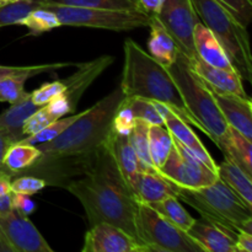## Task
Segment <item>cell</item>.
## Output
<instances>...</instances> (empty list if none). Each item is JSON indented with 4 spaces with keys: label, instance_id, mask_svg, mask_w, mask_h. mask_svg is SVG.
I'll list each match as a JSON object with an SVG mask.
<instances>
[{
    "label": "cell",
    "instance_id": "7bdbcfd3",
    "mask_svg": "<svg viewBox=\"0 0 252 252\" xmlns=\"http://www.w3.org/2000/svg\"><path fill=\"white\" fill-rule=\"evenodd\" d=\"M17 139L12 134H10L6 130H0V170H2V160H4L5 153L9 149V147L14 143H16Z\"/></svg>",
    "mask_w": 252,
    "mask_h": 252
},
{
    "label": "cell",
    "instance_id": "9a60e30c",
    "mask_svg": "<svg viewBox=\"0 0 252 252\" xmlns=\"http://www.w3.org/2000/svg\"><path fill=\"white\" fill-rule=\"evenodd\" d=\"M113 61L115 59L112 56L106 54V56H101L90 62L79 63L75 73L62 80L64 88H65L63 95L68 98L74 111L76 110V106H78L81 96L88 90L89 86L113 63Z\"/></svg>",
    "mask_w": 252,
    "mask_h": 252
},
{
    "label": "cell",
    "instance_id": "e0dca14e",
    "mask_svg": "<svg viewBox=\"0 0 252 252\" xmlns=\"http://www.w3.org/2000/svg\"><path fill=\"white\" fill-rule=\"evenodd\" d=\"M211 90V89H209ZM214 101L229 127L252 140V101L235 95H226L212 91Z\"/></svg>",
    "mask_w": 252,
    "mask_h": 252
},
{
    "label": "cell",
    "instance_id": "f546056e",
    "mask_svg": "<svg viewBox=\"0 0 252 252\" xmlns=\"http://www.w3.org/2000/svg\"><path fill=\"white\" fill-rule=\"evenodd\" d=\"M30 76L27 74H9L0 78V101L10 105L24 100L29 93L25 91V83Z\"/></svg>",
    "mask_w": 252,
    "mask_h": 252
},
{
    "label": "cell",
    "instance_id": "ac0fdd59",
    "mask_svg": "<svg viewBox=\"0 0 252 252\" xmlns=\"http://www.w3.org/2000/svg\"><path fill=\"white\" fill-rule=\"evenodd\" d=\"M135 199L154 204L167 197H177L179 186L165 179L159 171H142L129 184Z\"/></svg>",
    "mask_w": 252,
    "mask_h": 252
},
{
    "label": "cell",
    "instance_id": "277c9868",
    "mask_svg": "<svg viewBox=\"0 0 252 252\" xmlns=\"http://www.w3.org/2000/svg\"><path fill=\"white\" fill-rule=\"evenodd\" d=\"M177 198L196 209L206 220L235 234L240 231L252 234V208L219 179L201 189L180 187Z\"/></svg>",
    "mask_w": 252,
    "mask_h": 252
},
{
    "label": "cell",
    "instance_id": "f1b7e54d",
    "mask_svg": "<svg viewBox=\"0 0 252 252\" xmlns=\"http://www.w3.org/2000/svg\"><path fill=\"white\" fill-rule=\"evenodd\" d=\"M19 25L26 27L29 30L30 34H32V36H38V34L62 26L56 14L43 6H38L36 9L31 10L19 22Z\"/></svg>",
    "mask_w": 252,
    "mask_h": 252
},
{
    "label": "cell",
    "instance_id": "74e56055",
    "mask_svg": "<svg viewBox=\"0 0 252 252\" xmlns=\"http://www.w3.org/2000/svg\"><path fill=\"white\" fill-rule=\"evenodd\" d=\"M64 84L62 80H54L51 83H44L41 88L36 89L32 91L31 94V100L34 105L37 106H43L48 103L49 101L53 100L58 95L64 93Z\"/></svg>",
    "mask_w": 252,
    "mask_h": 252
},
{
    "label": "cell",
    "instance_id": "2e32d148",
    "mask_svg": "<svg viewBox=\"0 0 252 252\" xmlns=\"http://www.w3.org/2000/svg\"><path fill=\"white\" fill-rule=\"evenodd\" d=\"M186 233L203 249L204 252H238V234L203 218L194 219L193 224Z\"/></svg>",
    "mask_w": 252,
    "mask_h": 252
},
{
    "label": "cell",
    "instance_id": "603a6c76",
    "mask_svg": "<svg viewBox=\"0 0 252 252\" xmlns=\"http://www.w3.org/2000/svg\"><path fill=\"white\" fill-rule=\"evenodd\" d=\"M217 175L239 198L252 208V177L249 176L239 165L229 159H224L217 166Z\"/></svg>",
    "mask_w": 252,
    "mask_h": 252
},
{
    "label": "cell",
    "instance_id": "44dd1931",
    "mask_svg": "<svg viewBox=\"0 0 252 252\" xmlns=\"http://www.w3.org/2000/svg\"><path fill=\"white\" fill-rule=\"evenodd\" d=\"M148 27L150 29V36L148 39L149 54L161 65H171L181 52L176 41L154 15L150 19Z\"/></svg>",
    "mask_w": 252,
    "mask_h": 252
},
{
    "label": "cell",
    "instance_id": "ba28073f",
    "mask_svg": "<svg viewBox=\"0 0 252 252\" xmlns=\"http://www.w3.org/2000/svg\"><path fill=\"white\" fill-rule=\"evenodd\" d=\"M135 226L138 238L149 252H204L186 231L144 202L137 201Z\"/></svg>",
    "mask_w": 252,
    "mask_h": 252
},
{
    "label": "cell",
    "instance_id": "7c38bea8",
    "mask_svg": "<svg viewBox=\"0 0 252 252\" xmlns=\"http://www.w3.org/2000/svg\"><path fill=\"white\" fill-rule=\"evenodd\" d=\"M83 252H149L147 246L110 223L91 225L84 235Z\"/></svg>",
    "mask_w": 252,
    "mask_h": 252
},
{
    "label": "cell",
    "instance_id": "8d00e7d4",
    "mask_svg": "<svg viewBox=\"0 0 252 252\" xmlns=\"http://www.w3.org/2000/svg\"><path fill=\"white\" fill-rule=\"evenodd\" d=\"M134 123V115H133L132 110H130L129 105H128V102L126 101V98H123L122 103L120 105L115 117H113L112 132L117 133V134L128 135L130 133V130H132Z\"/></svg>",
    "mask_w": 252,
    "mask_h": 252
},
{
    "label": "cell",
    "instance_id": "1f68e13d",
    "mask_svg": "<svg viewBox=\"0 0 252 252\" xmlns=\"http://www.w3.org/2000/svg\"><path fill=\"white\" fill-rule=\"evenodd\" d=\"M38 6H41L39 0H21L12 4L0 5V29L10 25H19L31 10Z\"/></svg>",
    "mask_w": 252,
    "mask_h": 252
},
{
    "label": "cell",
    "instance_id": "ab89813d",
    "mask_svg": "<svg viewBox=\"0 0 252 252\" xmlns=\"http://www.w3.org/2000/svg\"><path fill=\"white\" fill-rule=\"evenodd\" d=\"M46 108L48 110V112L51 115H53L56 118L64 117L65 115H69V113H74V108L71 107L70 102L68 101V98L61 94L57 97H54L53 100L49 101L48 103H46Z\"/></svg>",
    "mask_w": 252,
    "mask_h": 252
},
{
    "label": "cell",
    "instance_id": "484cf974",
    "mask_svg": "<svg viewBox=\"0 0 252 252\" xmlns=\"http://www.w3.org/2000/svg\"><path fill=\"white\" fill-rule=\"evenodd\" d=\"M172 135L164 125H154L149 128V153L153 166L159 171L169 157L172 148Z\"/></svg>",
    "mask_w": 252,
    "mask_h": 252
},
{
    "label": "cell",
    "instance_id": "d6a6232c",
    "mask_svg": "<svg viewBox=\"0 0 252 252\" xmlns=\"http://www.w3.org/2000/svg\"><path fill=\"white\" fill-rule=\"evenodd\" d=\"M39 4L68 5L80 7H100V9H137V5L132 0H39Z\"/></svg>",
    "mask_w": 252,
    "mask_h": 252
},
{
    "label": "cell",
    "instance_id": "7a4b0ae2",
    "mask_svg": "<svg viewBox=\"0 0 252 252\" xmlns=\"http://www.w3.org/2000/svg\"><path fill=\"white\" fill-rule=\"evenodd\" d=\"M123 53L125 62L120 88L125 97H139L164 103L185 122L197 127L166 68L132 38L125 41Z\"/></svg>",
    "mask_w": 252,
    "mask_h": 252
},
{
    "label": "cell",
    "instance_id": "b9f144b4",
    "mask_svg": "<svg viewBox=\"0 0 252 252\" xmlns=\"http://www.w3.org/2000/svg\"><path fill=\"white\" fill-rule=\"evenodd\" d=\"M132 1L137 5L138 9L153 16L159 14L165 0H132Z\"/></svg>",
    "mask_w": 252,
    "mask_h": 252
},
{
    "label": "cell",
    "instance_id": "836d02e7",
    "mask_svg": "<svg viewBox=\"0 0 252 252\" xmlns=\"http://www.w3.org/2000/svg\"><path fill=\"white\" fill-rule=\"evenodd\" d=\"M129 105L135 120H142L149 123L150 126L164 125L161 115L158 111L154 101L145 100L139 97H125Z\"/></svg>",
    "mask_w": 252,
    "mask_h": 252
},
{
    "label": "cell",
    "instance_id": "d4e9b609",
    "mask_svg": "<svg viewBox=\"0 0 252 252\" xmlns=\"http://www.w3.org/2000/svg\"><path fill=\"white\" fill-rule=\"evenodd\" d=\"M41 158V152L37 147L25 143L16 142L9 147L2 160V170L9 172L12 177L20 175L25 170L33 166Z\"/></svg>",
    "mask_w": 252,
    "mask_h": 252
},
{
    "label": "cell",
    "instance_id": "cb8c5ba5",
    "mask_svg": "<svg viewBox=\"0 0 252 252\" xmlns=\"http://www.w3.org/2000/svg\"><path fill=\"white\" fill-rule=\"evenodd\" d=\"M39 106L34 105L31 100V94L17 103H12L7 110L0 113V130H6L14 135L17 142L24 139L22 134V125L25 121L38 108Z\"/></svg>",
    "mask_w": 252,
    "mask_h": 252
},
{
    "label": "cell",
    "instance_id": "7dc6e473",
    "mask_svg": "<svg viewBox=\"0 0 252 252\" xmlns=\"http://www.w3.org/2000/svg\"><path fill=\"white\" fill-rule=\"evenodd\" d=\"M17 1H21V0H0V5L12 4V2H17Z\"/></svg>",
    "mask_w": 252,
    "mask_h": 252
},
{
    "label": "cell",
    "instance_id": "8992f818",
    "mask_svg": "<svg viewBox=\"0 0 252 252\" xmlns=\"http://www.w3.org/2000/svg\"><path fill=\"white\" fill-rule=\"evenodd\" d=\"M165 68L179 89L185 107L196 121L198 129L218 145L228 125L221 116L211 90L192 71L189 61L182 52H180L177 59L171 65Z\"/></svg>",
    "mask_w": 252,
    "mask_h": 252
},
{
    "label": "cell",
    "instance_id": "5b68a950",
    "mask_svg": "<svg viewBox=\"0 0 252 252\" xmlns=\"http://www.w3.org/2000/svg\"><path fill=\"white\" fill-rule=\"evenodd\" d=\"M199 21L211 30L243 80L252 81V54L248 27L217 0H191Z\"/></svg>",
    "mask_w": 252,
    "mask_h": 252
},
{
    "label": "cell",
    "instance_id": "f35d334b",
    "mask_svg": "<svg viewBox=\"0 0 252 252\" xmlns=\"http://www.w3.org/2000/svg\"><path fill=\"white\" fill-rule=\"evenodd\" d=\"M234 15L236 20L248 27L252 20V0H217Z\"/></svg>",
    "mask_w": 252,
    "mask_h": 252
},
{
    "label": "cell",
    "instance_id": "30bf717a",
    "mask_svg": "<svg viewBox=\"0 0 252 252\" xmlns=\"http://www.w3.org/2000/svg\"><path fill=\"white\" fill-rule=\"evenodd\" d=\"M0 251L53 252L29 217L14 211L0 216Z\"/></svg>",
    "mask_w": 252,
    "mask_h": 252
},
{
    "label": "cell",
    "instance_id": "d6986e66",
    "mask_svg": "<svg viewBox=\"0 0 252 252\" xmlns=\"http://www.w3.org/2000/svg\"><path fill=\"white\" fill-rule=\"evenodd\" d=\"M193 44L197 56L207 64L226 70H235L217 37L201 21L194 26Z\"/></svg>",
    "mask_w": 252,
    "mask_h": 252
},
{
    "label": "cell",
    "instance_id": "e575fe53",
    "mask_svg": "<svg viewBox=\"0 0 252 252\" xmlns=\"http://www.w3.org/2000/svg\"><path fill=\"white\" fill-rule=\"evenodd\" d=\"M21 175V174H20ZM48 186L47 181L42 177L34 175L24 174L16 179L11 180V192L12 193H21L26 196H33L42 189Z\"/></svg>",
    "mask_w": 252,
    "mask_h": 252
},
{
    "label": "cell",
    "instance_id": "bcb514c9",
    "mask_svg": "<svg viewBox=\"0 0 252 252\" xmlns=\"http://www.w3.org/2000/svg\"><path fill=\"white\" fill-rule=\"evenodd\" d=\"M12 202H11V192L6 194H0V216L6 214L12 211Z\"/></svg>",
    "mask_w": 252,
    "mask_h": 252
},
{
    "label": "cell",
    "instance_id": "ee69618b",
    "mask_svg": "<svg viewBox=\"0 0 252 252\" xmlns=\"http://www.w3.org/2000/svg\"><path fill=\"white\" fill-rule=\"evenodd\" d=\"M238 252H252V234L248 231H240L236 236Z\"/></svg>",
    "mask_w": 252,
    "mask_h": 252
},
{
    "label": "cell",
    "instance_id": "4fadbf2b",
    "mask_svg": "<svg viewBox=\"0 0 252 252\" xmlns=\"http://www.w3.org/2000/svg\"><path fill=\"white\" fill-rule=\"evenodd\" d=\"M187 61L197 78L214 93L235 95L244 98L250 97L243 85V79L236 70H226L212 66L202 61L198 56Z\"/></svg>",
    "mask_w": 252,
    "mask_h": 252
},
{
    "label": "cell",
    "instance_id": "ffe728a7",
    "mask_svg": "<svg viewBox=\"0 0 252 252\" xmlns=\"http://www.w3.org/2000/svg\"><path fill=\"white\" fill-rule=\"evenodd\" d=\"M105 145L110 150L120 172L129 185L135 175L142 172L143 170L128 135L111 132V134L106 139Z\"/></svg>",
    "mask_w": 252,
    "mask_h": 252
},
{
    "label": "cell",
    "instance_id": "60d3db41",
    "mask_svg": "<svg viewBox=\"0 0 252 252\" xmlns=\"http://www.w3.org/2000/svg\"><path fill=\"white\" fill-rule=\"evenodd\" d=\"M11 202L14 211L19 212L20 214H24V216L29 217L30 214L36 211V203L26 194L12 193L11 192Z\"/></svg>",
    "mask_w": 252,
    "mask_h": 252
},
{
    "label": "cell",
    "instance_id": "4dcf8cb0",
    "mask_svg": "<svg viewBox=\"0 0 252 252\" xmlns=\"http://www.w3.org/2000/svg\"><path fill=\"white\" fill-rule=\"evenodd\" d=\"M81 115L80 113H74V115L70 116H64V117L58 118L54 122H52L51 125H48L47 127H44L43 129H41L39 132L34 133V134L30 135V137L24 138L22 140H20L21 143H25V144H30V145H37L39 144H44V143H48L51 140L56 139L59 134L64 132L79 116Z\"/></svg>",
    "mask_w": 252,
    "mask_h": 252
},
{
    "label": "cell",
    "instance_id": "5bb4252c",
    "mask_svg": "<svg viewBox=\"0 0 252 252\" xmlns=\"http://www.w3.org/2000/svg\"><path fill=\"white\" fill-rule=\"evenodd\" d=\"M154 103L155 106H157L159 113L161 115L162 120H164V126L169 129V132L171 133L172 137H174L185 149L189 150V152L192 153L194 157L198 158L206 166H208L209 169L213 170L214 172H217V166H218V164H216V161H214V159L212 158V155L209 154V152L207 150V148L204 147L203 143L201 142V139L197 137V134L193 132L191 126H189V123L185 122V121L182 120L180 116H177L174 111L170 110L166 105L159 102Z\"/></svg>",
    "mask_w": 252,
    "mask_h": 252
},
{
    "label": "cell",
    "instance_id": "7402d4cb",
    "mask_svg": "<svg viewBox=\"0 0 252 252\" xmlns=\"http://www.w3.org/2000/svg\"><path fill=\"white\" fill-rule=\"evenodd\" d=\"M217 147L223 152L226 159L235 162L252 177V140L228 126Z\"/></svg>",
    "mask_w": 252,
    "mask_h": 252
},
{
    "label": "cell",
    "instance_id": "9c48e42d",
    "mask_svg": "<svg viewBox=\"0 0 252 252\" xmlns=\"http://www.w3.org/2000/svg\"><path fill=\"white\" fill-rule=\"evenodd\" d=\"M172 148L159 172L182 189H201L218 180V175L203 164L192 153L185 149L174 137Z\"/></svg>",
    "mask_w": 252,
    "mask_h": 252
},
{
    "label": "cell",
    "instance_id": "4316f807",
    "mask_svg": "<svg viewBox=\"0 0 252 252\" xmlns=\"http://www.w3.org/2000/svg\"><path fill=\"white\" fill-rule=\"evenodd\" d=\"M149 128L150 125L145 121L135 120L132 130L128 134L129 142L137 154L143 171H158L153 166L149 153Z\"/></svg>",
    "mask_w": 252,
    "mask_h": 252
},
{
    "label": "cell",
    "instance_id": "f6af8a7d",
    "mask_svg": "<svg viewBox=\"0 0 252 252\" xmlns=\"http://www.w3.org/2000/svg\"><path fill=\"white\" fill-rule=\"evenodd\" d=\"M12 176L9 172L0 170V194H6L11 192Z\"/></svg>",
    "mask_w": 252,
    "mask_h": 252
},
{
    "label": "cell",
    "instance_id": "d590c367",
    "mask_svg": "<svg viewBox=\"0 0 252 252\" xmlns=\"http://www.w3.org/2000/svg\"><path fill=\"white\" fill-rule=\"evenodd\" d=\"M58 118L54 117L53 115L48 112V110L46 108V106H41V107L37 108L26 121L22 125V134L24 137H30V135L34 134V133L39 132L41 129H43L44 127H47L48 125H51L52 122H54Z\"/></svg>",
    "mask_w": 252,
    "mask_h": 252
},
{
    "label": "cell",
    "instance_id": "6da1fadb",
    "mask_svg": "<svg viewBox=\"0 0 252 252\" xmlns=\"http://www.w3.org/2000/svg\"><path fill=\"white\" fill-rule=\"evenodd\" d=\"M64 189L80 202L89 225L113 224L142 244L135 226L137 199L105 144L96 150L88 170Z\"/></svg>",
    "mask_w": 252,
    "mask_h": 252
},
{
    "label": "cell",
    "instance_id": "83f0119b",
    "mask_svg": "<svg viewBox=\"0 0 252 252\" xmlns=\"http://www.w3.org/2000/svg\"><path fill=\"white\" fill-rule=\"evenodd\" d=\"M150 206L157 209L170 223H172L184 231L189 230V226L194 221L193 217L184 208L177 197H167V198L162 199L158 203L150 204Z\"/></svg>",
    "mask_w": 252,
    "mask_h": 252
},
{
    "label": "cell",
    "instance_id": "3957f363",
    "mask_svg": "<svg viewBox=\"0 0 252 252\" xmlns=\"http://www.w3.org/2000/svg\"><path fill=\"white\" fill-rule=\"evenodd\" d=\"M125 95L120 86L98 100L59 134L56 139L37 145L42 159L86 157L105 144L112 132V121Z\"/></svg>",
    "mask_w": 252,
    "mask_h": 252
},
{
    "label": "cell",
    "instance_id": "8fae6325",
    "mask_svg": "<svg viewBox=\"0 0 252 252\" xmlns=\"http://www.w3.org/2000/svg\"><path fill=\"white\" fill-rule=\"evenodd\" d=\"M154 16L171 34L187 59L197 56L193 44V30L199 19L191 0H165L159 14Z\"/></svg>",
    "mask_w": 252,
    "mask_h": 252
},
{
    "label": "cell",
    "instance_id": "52a82bcc",
    "mask_svg": "<svg viewBox=\"0 0 252 252\" xmlns=\"http://www.w3.org/2000/svg\"><path fill=\"white\" fill-rule=\"evenodd\" d=\"M41 6L53 11L62 26L129 31V30L148 27L152 19V16L147 12L137 9H100V7H80L56 4H43Z\"/></svg>",
    "mask_w": 252,
    "mask_h": 252
}]
</instances>
